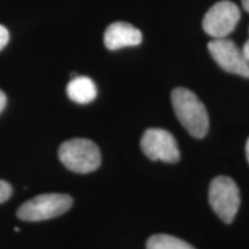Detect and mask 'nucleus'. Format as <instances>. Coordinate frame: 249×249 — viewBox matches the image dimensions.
<instances>
[{
  "label": "nucleus",
  "mask_w": 249,
  "mask_h": 249,
  "mask_svg": "<svg viewBox=\"0 0 249 249\" xmlns=\"http://www.w3.org/2000/svg\"><path fill=\"white\" fill-rule=\"evenodd\" d=\"M171 99L176 116L187 132L196 139L204 138L209 130V116L197 96L186 88H177Z\"/></svg>",
  "instance_id": "nucleus-1"
},
{
  "label": "nucleus",
  "mask_w": 249,
  "mask_h": 249,
  "mask_svg": "<svg viewBox=\"0 0 249 249\" xmlns=\"http://www.w3.org/2000/svg\"><path fill=\"white\" fill-rule=\"evenodd\" d=\"M58 155L61 163L76 173L96 171L102 161L98 147L87 139H73L64 142L59 148Z\"/></svg>",
  "instance_id": "nucleus-2"
},
{
  "label": "nucleus",
  "mask_w": 249,
  "mask_h": 249,
  "mask_svg": "<svg viewBox=\"0 0 249 249\" xmlns=\"http://www.w3.org/2000/svg\"><path fill=\"white\" fill-rule=\"evenodd\" d=\"M73 198L66 194H42L24 202L18 209V217L27 222L51 219L71 209Z\"/></svg>",
  "instance_id": "nucleus-3"
},
{
  "label": "nucleus",
  "mask_w": 249,
  "mask_h": 249,
  "mask_svg": "<svg viewBox=\"0 0 249 249\" xmlns=\"http://www.w3.org/2000/svg\"><path fill=\"white\" fill-rule=\"evenodd\" d=\"M209 202L217 216L227 224L232 223L240 207V192L229 177H217L210 183Z\"/></svg>",
  "instance_id": "nucleus-4"
},
{
  "label": "nucleus",
  "mask_w": 249,
  "mask_h": 249,
  "mask_svg": "<svg viewBox=\"0 0 249 249\" xmlns=\"http://www.w3.org/2000/svg\"><path fill=\"white\" fill-rule=\"evenodd\" d=\"M240 9L230 0L218 1L203 18V30L216 38H225L233 33L240 20Z\"/></svg>",
  "instance_id": "nucleus-5"
},
{
  "label": "nucleus",
  "mask_w": 249,
  "mask_h": 249,
  "mask_svg": "<svg viewBox=\"0 0 249 249\" xmlns=\"http://www.w3.org/2000/svg\"><path fill=\"white\" fill-rule=\"evenodd\" d=\"M141 148L144 155L151 160L176 163L180 158L176 139L165 129L150 128L145 130L141 139Z\"/></svg>",
  "instance_id": "nucleus-6"
},
{
  "label": "nucleus",
  "mask_w": 249,
  "mask_h": 249,
  "mask_svg": "<svg viewBox=\"0 0 249 249\" xmlns=\"http://www.w3.org/2000/svg\"><path fill=\"white\" fill-rule=\"evenodd\" d=\"M211 57L227 73L249 79V61L231 39L216 38L208 44Z\"/></svg>",
  "instance_id": "nucleus-7"
},
{
  "label": "nucleus",
  "mask_w": 249,
  "mask_h": 249,
  "mask_svg": "<svg viewBox=\"0 0 249 249\" xmlns=\"http://www.w3.org/2000/svg\"><path fill=\"white\" fill-rule=\"evenodd\" d=\"M141 43L142 33L129 23L114 22L105 30L104 44L111 51L127 46H136Z\"/></svg>",
  "instance_id": "nucleus-8"
},
{
  "label": "nucleus",
  "mask_w": 249,
  "mask_h": 249,
  "mask_svg": "<svg viewBox=\"0 0 249 249\" xmlns=\"http://www.w3.org/2000/svg\"><path fill=\"white\" fill-rule=\"evenodd\" d=\"M67 95L77 104H89L97 97L95 82L88 76H74L67 86Z\"/></svg>",
  "instance_id": "nucleus-9"
},
{
  "label": "nucleus",
  "mask_w": 249,
  "mask_h": 249,
  "mask_svg": "<svg viewBox=\"0 0 249 249\" xmlns=\"http://www.w3.org/2000/svg\"><path fill=\"white\" fill-rule=\"evenodd\" d=\"M147 249H195L181 239L167 234H155L149 238Z\"/></svg>",
  "instance_id": "nucleus-10"
},
{
  "label": "nucleus",
  "mask_w": 249,
  "mask_h": 249,
  "mask_svg": "<svg viewBox=\"0 0 249 249\" xmlns=\"http://www.w3.org/2000/svg\"><path fill=\"white\" fill-rule=\"evenodd\" d=\"M12 186L5 180H0V203H4L11 197Z\"/></svg>",
  "instance_id": "nucleus-11"
},
{
  "label": "nucleus",
  "mask_w": 249,
  "mask_h": 249,
  "mask_svg": "<svg viewBox=\"0 0 249 249\" xmlns=\"http://www.w3.org/2000/svg\"><path fill=\"white\" fill-rule=\"evenodd\" d=\"M8 40H9L8 30L6 29L4 26H1V24H0V51H1V50L4 49L6 45H7Z\"/></svg>",
  "instance_id": "nucleus-12"
},
{
  "label": "nucleus",
  "mask_w": 249,
  "mask_h": 249,
  "mask_svg": "<svg viewBox=\"0 0 249 249\" xmlns=\"http://www.w3.org/2000/svg\"><path fill=\"white\" fill-rule=\"evenodd\" d=\"M6 104H7V97H6L5 92L2 90H0V113L4 110Z\"/></svg>",
  "instance_id": "nucleus-13"
},
{
  "label": "nucleus",
  "mask_w": 249,
  "mask_h": 249,
  "mask_svg": "<svg viewBox=\"0 0 249 249\" xmlns=\"http://www.w3.org/2000/svg\"><path fill=\"white\" fill-rule=\"evenodd\" d=\"M241 51H242V54H244V57L249 61V38H248L247 42L245 43L244 48H242Z\"/></svg>",
  "instance_id": "nucleus-14"
},
{
  "label": "nucleus",
  "mask_w": 249,
  "mask_h": 249,
  "mask_svg": "<svg viewBox=\"0 0 249 249\" xmlns=\"http://www.w3.org/2000/svg\"><path fill=\"white\" fill-rule=\"evenodd\" d=\"M241 2H242V7L245 8V11L249 13V0H241Z\"/></svg>",
  "instance_id": "nucleus-15"
},
{
  "label": "nucleus",
  "mask_w": 249,
  "mask_h": 249,
  "mask_svg": "<svg viewBox=\"0 0 249 249\" xmlns=\"http://www.w3.org/2000/svg\"><path fill=\"white\" fill-rule=\"evenodd\" d=\"M246 156H247V160L249 163V139H248L247 143H246Z\"/></svg>",
  "instance_id": "nucleus-16"
}]
</instances>
